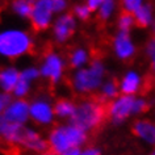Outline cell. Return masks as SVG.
Here are the masks:
<instances>
[{"instance_id":"7402d4cb","label":"cell","mask_w":155,"mask_h":155,"mask_svg":"<svg viewBox=\"0 0 155 155\" xmlns=\"http://www.w3.org/2000/svg\"><path fill=\"white\" fill-rule=\"evenodd\" d=\"M117 8H118L117 0H105V2L100 5V8L96 11L97 18L103 22L110 21L116 15V12H117Z\"/></svg>"},{"instance_id":"44dd1931","label":"cell","mask_w":155,"mask_h":155,"mask_svg":"<svg viewBox=\"0 0 155 155\" xmlns=\"http://www.w3.org/2000/svg\"><path fill=\"white\" fill-rule=\"evenodd\" d=\"M76 104H74L71 100L67 99H61L54 104V112H55V117L59 118H71L72 114L75 113Z\"/></svg>"},{"instance_id":"8d00e7d4","label":"cell","mask_w":155,"mask_h":155,"mask_svg":"<svg viewBox=\"0 0 155 155\" xmlns=\"http://www.w3.org/2000/svg\"><path fill=\"white\" fill-rule=\"evenodd\" d=\"M149 155H155V149L153 150V151H150V154Z\"/></svg>"},{"instance_id":"83f0119b","label":"cell","mask_w":155,"mask_h":155,"mask_svg":"<svg viewBox=\"0 0 155 155\" xmlns=\"http://www.w3.org/2000/svg\"><path fill=\"white\" fill-rule=\"evenodd\" d=\"M146 3V0H121V8L124 12L135 13Z\"/></svg>"},{"instance_id":"484cf974","label":"cell","mask_w":155,"mask_h":155,"mask_svg":"<svg viewBox=\"0 0 155 155\" xmlns=\"http://www.w3.org/2000/svg\"><path fill=\"white\" fill-rule=\"evenodd\" d=\"M41 78L40 68L37 66H26V67L20 70V79L26 80L29 83H34Z\"/></svg>"},{"instance_id":"d6986e66","label":"cell","mask_w":155,"mask_h":155,"mask_svg":"<svg viewBox=\"0 0 155 155\" xmlns=\"http://www.w3.org/2000/svg\"><path fill=\"white\" fill-rule=\"evenodd\" d=\"M9 8L16 17L22 18V20H29L32 15L33 0H12Z\"/></svg>"},{"instance_id":"ac0fdd59","label":"cell","mask_w":155,"mask_h":155,"mask_svg":"<svg viewBox=\"0 0 155 155\" xmlns=\"http://www.w3.org/2000/svg\"><path fill=\"white\" fill-rule=\"evenodd\" d=\"M91 62V53L84 46H76L71 50L68 55V64L74 70L83 68Z\"/></svg>"},{"instance_id":"4dcf8cb0","label":"cell","mask_w":155,"mask_h":155,"mask_svg":"<svg viewBox=\"0 0 155 155\" xmlns=\"http://www.w3.org/2000/svg\"><path fill=\"white\" fill-rule=\"evenodd\" d=\"M68 7H70L68 0H53V8H54L55 15H61V13L67 12Z\"/></svg>"},{"instance_id":"9a60e30c","label":"cell","mask_w":155,"mask_h":155,"mask_svg":"<svg viewBox=\"0 0 155 155\" xmlns=\"http://www.w3.org/2000/svg\"><path fill=\"white\" fill-rule=\"evenodd\" d=\"M133 133L149 146H155V122L151 120H138L133 125Z\"/></svg>"},{"instance_id":"8fae6325","label":"cell","mask_w":155,"mask_h":155,"mask_svg":"<svg viewBox=\"0 0 155 155\" xmlns=\"http://www.w3.org/2000/svg\"><path fill=\"white\" fill-rule=\"evenodd\" d=\"M118 87H120V94L137 96L143 87L142 74L135 68L126 70V71L122 74L121 79L118 80Z\"/></svg>"},{"instance_id":"ba28073f","label":"cell","mask_w":155,"mask_h":155,"mask_svg":"<svg viewBox=\"0 0 155 155\" xmlns=\"http://www.w3.org/2000/svg\"><path fill=\"white\" fill-rule=\"evenodd\" d=\"M134 101L135 96L122 94H120L117 97L112 100L107 109V113L110 117L112 124L120 125L125 120L134 116Z\"/></svg>"},{"instance_id":"f546056e","label":"cell","mask_w":155,"mask_h":155,"mask_svg":"<svg viewBox=\"0 0 155 155\" xmlns=\"http://www.w3.org/2000/svg\"><path fill=\"white\" fill-rule=\"evenodd\" d=\"M147 107H149V104H147V100L145 97L135 96V101H134V116H138V114L143 113V112H146Z\"/></svg>"},{"instance_id":"d590c367","label":"cell","mask_w":155,"mask_h":155,"mask_svg":"<svg viewBox=\"0 0 155 155\" xmlns=\"http://www.w3.org/2000/svg\"><path fill=\"white\" fill-rule=\"evenodd\" d=\"M40 155H57V154H54L53 151H45V153H41Z\"/></svg>"},{"instance_id":"ffe728a7","label":"cell","mask_w":155,"mask_h":155,"mask_svg":"<svg viewBox=\"0 0 155 155\" xmlns=\"http://www.w3.org/2000/svg\"><path fill=\"white\" fill-rule=\"evenodd\" d=\"M66 126V131H67L70 143H71L72 149H80V146H83L87 142V131H84L83 129L78 127L72 124H68Z\"/></svg>"},{"instance_id":"5b68a950","label":"cell","mask_w":155,"mask_h":155,"mask_svg":"<svg viewBox=\"0 0 155 155\" xmlns=\"http://www.w3.org/2000/svg\"><path fill=\"white\" fill-rule=\"evenodd\" d=\"M78 21L72 12H64L57 15L53 21L51 38L57 45H66L71 38L75 36L78 30Z\"/></svg>"},{"instance_id":"7c38bea8","label":"cell","mask_w":155,"mask_h":155,"mask_svg":"<svg viewBox=\"0 0 155 155\" xmlns=\"http://www.w3.org/2000/svg\"><path fill=\"white\" fill-rule=\"evenodd\" d=\"M48 143H49L50 151H53V153L57 155H61V154H63L66 151L72 149L64 125L55 126L50 131L49 137H48Z\"/></svg>"},{"instance_id":"e0dca14e","label":"cell","mask_w":155,"mask_h":155,"mask_svg":"<svg viewBox=\"0 0 155 155\" xmlns=\"http://www.w3.org/2000/svg\"><path fill=\"white\" fill-rule=\"evenodd\" d=\"M135 24L142 29H147L155 24V9L151 3L146 2L137 12L134 13Z\"/></svg>"},{"instance_id":"9c48e42d","label":"cell","mask_w":155,"mask_h":155,"mask_svg":"<svg viewBox=\"0 0 155 155\" xmlns=\"http://www.w3.org/2000/svg\"><path fill=\"white\" fill-rule=\"evenodd\" d=\"M112 53L116 59L121 62H129L137 54V44L130 32L117 30L112 38Z\"/></svg>"},{"instance_id":"52a82bcc","label":"cell","mask_w":155,"mask_h":155,"mask_svg":"<svg viewBox=\"0 0 155 155\" xmlns=\"http://www.w3.org/2000/svg\"><path fill=\"white\" fill-rule=\"evenodd\" d=\"M29 114L30 120L38 125H51L55 118L54 104L48 96H37L29 103Z\"/></svg>"},{"instance_id":"836d02e7","label":"cell","mask_w":155,"mask_h":155,"mask_svg":"<svg viewBox=\"0 0 155 155\" xmlns=\"http://www.w3.org/2000/svg\"><path fill=\"white\" fill-rule=\"evenodd\" d=\"M104 2H105V0H86V4L92 9V12H96Z\"/></svg>"},{"instance_id":"2e32d148","label":"cell","mask_w":155,"mask_h":155,"mask_svg":"<svg viewBox=\"0 0 155 155\" xmlns=\"http://www.w3.org/2000/svg\"><path fill=\"white\" fill-rule=\"evenodd\" d=\"M20 80V70L16 66L8 64L0 68V91L12 94L13 88Z\"/></svg>"},{"instance_id":"1f68e13d","label":"cell","mask_w":155,"mask_h":155,"mask_svg":"<svg viewBox=\"0 0 155 155\" xmlns=\"http://www.w3.org/2000/svg\"><path fill=\"white\" fill-rule=\"evenodd\" d=\"M11 101H12V95L0 91V117L3 116V113H4V110L7 109V107H8V104Z\"/></svg>"},{"instance_id":"8992f818","label":"cell","mask_w":155,"mask_h":155,"mask_svg":"<svg viewBox=\"0 0 155 155\" xmlns=\"http://www.w3.org/2000/svg\"><path fill=\"white\" fill-rule=\"evenodd\" d=\"M55 16L53 0H33V8L29 21L34 30L45 32L50 29Z\"/></svg>"},{"instance_id":"e575fe53","label":"cell","mask_w":155,"mask_h":155,"mask_svg":"<svg viewBox=\"0 0 155 155\" xmlns=\"http://www.w3.org/2000/svg\"><path fill=\"white\" fill-rule=\"evenodd\" d=\"M61 155H80V149H71V150H68V151H66V153L63 154H61Z\"/></svg>"},{"instance_id":"4316f807","label":"cell","mask_w":155,"mask_h":155,"mask_svg":"<svg viewBox=\"0 0 155 155\" xmlns=\"http://www.w3.org/2000/svg\"><path fill=\"white\" fill-rule=\"evenodd\" d=\"M30 90H32V83L20 79L18 83L16 84V87L13 88V91H12L11 95H12L15 99H25L26 96L29 95Z\"/></svg>"},{"instance_id":"5bb4252c","label":"cell","mask_w":155,"mask_h":155,"mask_svg":"<svg viewBox=\"0 0 155 155\" xmlns=\"http://www.w3.org/2000/svg\"><path fill=\"white\" fill-rule=\"evenodd\" d=\"M21 146H24L25 149H28V150L36 151L38 154L45 153V151H48V149H49L48 141H45V139L38 134V131L36 129L29 127V126L25 127V133H24V137H22V141H21Z\"/></svg>"},{"instance_id":"277c9868","label":"cell","mask_w":155,"mask_h":155,"mask_svg":"<svg viewBox=\"0 0 155 155\" xmlns=\"http://www.w3.org/2000/svg\"><path fill=\"white\" fill-rule=\"evenodd\" d=\"M66 62L64 57L55 50H49L44 54L40 63V74L41 78L49 80L53 84H58L62 82L66 71Z\"/></svg>"},{"instance_id":"d6a6232c","label":"cell","mask_w":155,"mask_h":155,"mask_svg":"<svg viewBox=\"0 0 155 155\" xmlns=\"http://www.w3.org/2000/svg\"><path fill=\"white\" fill-rule=\"evenodd\" d=\"M80 155H101V150H100L99 147L90 146V147H86V149L80 150Z\"/></svg>"},{"instance_id":"7a4b0ae2","label":"cell","mask_w":155,"mask_h":155,"mask_svg":"<svg viewBox=\"0 0 155 155\" xmlns=\"http://www.w3.org/2000/svg\"><path fill=\"white\" fill-rule=\"evenodd\" d=\"M107 66L103 59L95 58L86 67L75 70L71 76V87L79 95H88L100 90L105 80Z\"/></svg>"},{"instance_id":"4fadbf2b","label":"cell","mask_w":155,"mask_h":155,"mask_svg":"<svg viewBox=\"0 0 155 155\" xmlns=\"http://www.w3.org/2000/svg\"><path fill=\"white\" fill-rule=\"evenodd\" d=\"M25 127L26 125L8 122L3 117H0V135L8 143L21 145L22 137H24V133H25Z\"/></svg>"},{"instance_id":"603a6c76","label":"cell","mask_w":155,"mask_h":155,"mask_svg":"<svg viewBox=\"0 0 155 155\" xmlns=\"http://www.w3.org/2000/svg\"><path fill=\"white\" fill-rule=\"evenodd\" d=\"M100 97L101 100H107V101H112L120 95V87L118 83L113 79H105L104 83L100 87Z\"/></svg>"},{"instance_id":"cb8c5ba5","label":"cell","mask_w":155,"mask_h":155,"mask_svg":"<svg viewBox=\"0 0 155 155\" xmlns=\"http://www.w3.org/2000/svg\"><path fill=\"white\" fill-rule=\"evenodd\" d=\"M116 26H117V30H121V32H131V30L134 29V26H137L134 15L124 12L122 11V12L117 16Z\"/></svg>"},{"instance_id":"30bf717a","label":"cell","mask_w":155,"mask_h":155,"mask_svg":"<svg viewBox=\"0 0 155 155\" xmlns=\"http://www.w3.org/2000/svg\"><path fill=\"white\" fill-rule=\"evenodd\" d=\"M2 117L8 122L26 125V122L30 118L29 103L25 99H12V101L8 104Z\"/></svg>"},{"instance_id":"3957f363","label":"cell","mask_w":155,"mask_h":155,"mask_svg":"<svg viewBox=\"0 0 155 155\" xmlns=\"http://www.w3.org/2000/svg\"><path fill=\"white\" fill-rule=\"evenodd\" d=\"M105 109L103 104L96 100H83L76 105L75 113L70 118V124L75 125L84 131H91L100 126L105 117Z\"/></svg>"},{"instance_id":"d4e9b609","label":"cell","mask_w":155,"mask_h":155,"mask_svg":"<svg viewBox=\"0 0 155 155\" xmlns=\"http://www.w3.org/2000/svg\"><path fill=\"white\" fill-rule=\"evenodd\" d=\"M72 15L75 16V18L78 21H88L92 16V9L86 4V2L84 3H78L72 7Z\"/></svg>"},{"instance_id":"f1b7e54d","label":"cell","mask_w":155,"mask_h":155,"mask_svg":"<svg viewBox=\"0 0 155 155\" xmlns=\"http://www.w3.org/2000/svg\"><path fill=\"white\" fill-rule=\"evenodd\" d=\"M145 51H146V55H147V58H149V61H150L151 71L155 74V33H154V36L151 37L149 41H147Z\"/></svg>"},{"instance_id":"6da1fadb","label":"cell","mask_w":155,"mask_h":155,"mask_svg":"<svg viewBox=\"0 0 155 155\" xmlns=\"http://www.w3.org/2000/svg\"><path fill=\"white\" fill-rule=\"evenodd\" d=\"M33 34L21 26L0 28V58L8 61L20 59L34 49Z\"/></svg>"}]
</instances>
